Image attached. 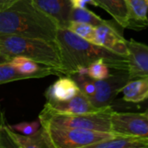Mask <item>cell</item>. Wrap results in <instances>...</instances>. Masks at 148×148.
<instances>
[{"mask_svg": "<svg viewBox=\"0 0 148 148\" xmlns=\"http://www.w3.org/2000/svg\"><path fill=\"white\" fill-rule=\"evenodd\" d=\"M55 42L61 57V76L75 75L98 59H103L113 70H128L127 56L85 40L66 28L57 29Z\"/></svg>", "mask_w": 148, "mask_h": 148, "instance_id": "obj_1", "label": "cell"}, {"mask_svg": "<svg viewBox=\"0 0 148 148\" xmlns=\"http://www.w3.org/2000/svg\"><path fill=\"white\" fill-rule=\"evenodd\" d=\"M56 23L38 10L31 0H19L0 11V34L55 41Z\"/></svg>", "mask_w": 148, "mask_h": 148, "instance_id": "obj_2", "label": "cell"}, {"mask_svg": "<svg viewBox=\"0 0 148 148\" xmlns=\"http://www.w3.org/2000/svg\"><path fill=\"white\" fill-rule=\"evenodd\" d=\"M0 49L10 60L14 56L27 57L52 68L61 76V57L55 41L0 34Z\"/></svg>", "mask_w": 148, "mask_h": 148, "instance_id": "obj_3", "label": "cell"}, {"mask_svg": "<svg viewBox=\"0 0 148 148\" xmlns=\"http://www.w3.org/2000/svg\"><path fill=\"white\" fill-rule=\"evenodd\" d=\"M113 111L112 107H108L104 110L95 113L66 114L54 112L44 107L38 116V120L40 121L42 127H62L114 133L112 129L110 119Z\"/></svg>", "mask_w": 148, "mask_h": 148, "instance_id": "obj_4", "label": "cell"}, {"mask_svg": "<svg viewBox=\"0 0 148 148\" xmlns=\"http://www.w3.org/2000/svg\"><path fill=\"white\" fill-rule=\"evenodd\" d=\"M42 128L53 148H89L95 144L119 136L116 133L70 127L48 126Z\"/></svg>", "mask_w": 148, "mask_h": 148, "instance_id": "obj_5", "label": "cell"}, {"mask_svg": "<svg viewBox=\"0 0 148 148\" xmlns=\"http://www.w3.org/2000/svg\"><path fill=\"white\" fill-rule=\"evenodd\" d=\"M130 81L127 71L116 70L114 74L102 80H95V93L89 101L97 108L110 107L122 88Z\"/></svg>", "mask_w": 148, "mask_h": 148, "instance_id": "obj_6", "label": "cell"}, {"mask_svg": "<svg viewBox=\"0 0 148 148\" xmlns=\"http://www.w3.org/2000/svg\"><path fill=\"white\" fill-rule=\"evenodd\" d=\"M112 129L119 135L148 139V118L142 113L113 111L110 115Z\"/></svg>", "mask_w": 148, "mask_h": 148, "instance_id": "obj_7", "label": "cell"}, {"mask_svg": "<svg viewBox=\"0 0 148 148\" xmlns=\"http://www.w3.org/2000/svg\"><path fill=\"white\" fill-rule=\"evenodd\" d=\"M122 28L114 19L106 20L105 23L95 27L94 43L116 54L127 56V40L123 36Z\"/></svg>", "mask_w": 148, "mask_h": 148, "instance_id": "obj_8", "label": "cell"}, {"mask_svg": "<svg viewBox=\"0 0 148 148\" xmlns=\"http://www.w3.org/2000/svg\"><path fill=\"white\" fill-rule=\"evenodd\" d=\"M130 80L148 78V45L134 39L127 40Z\"/></svg>", "mask_w": 148, "mask_h": 148, "instance_id": "obj_9", "label": "cell"}, {"mask_svg": "<svg viewBox=\"0 0 148 148\" xmlns=\"http://www.w3.org/2000/svg\"><path fill=\"white\" fill-rule=\"evenodd\" d=\"M44 107L54 112L60 113V114H88V113H95L108 108V107L104 108H95L91 103L89 99L82 92H80L77 95L68 101H47Z\"/></svg>", "mask_w": 148, "mask_h": 148, "instance_id": "obj_10", "label": "cell"}, {"mask_svg": "<svg viewBox=\"0 0 148 148\" xmlns=\"http://www.w3.org/2000/svg\"><path fill=\"white\" fill-rule=\"evenodd\" d=\"M42 12L51 17L59 28H67L72 6L69 0H31Z\"/></svg>", "mask_w": 148, "mask_h": 148, "instance_id": "obj_11", "label": "cell"}, {"mask_svg": "<svg viewBox=\"0 0 148 148\" xmlns=\"http://www.w3.org/2000/svg\"><path fill=\"white\" fill-rule=\"evenodd\" d=\"M3 131L5 133L6 137L13 147L19 148H53L42 127L37 133L32 135H24L16 133L8 124L6 125L4 123Z\"/></svg>", "mask_w": 148, "mask_h": 148, "instance_id": "obj_12", "label": "cell"}, {"mask_svg": "<svg viewBox=\"0 0 148 148\" xmlns=\"http://www.w3.org/2000/svg\"><path fill=\"white\" fill-rule=\"evenodd\" d=\"M81 92L75 81L69 75L60 76L44 93L47 101H68Z\"/></svg>", "mask_w": 148, "mask_h": 148, "instance_id": "obj_13", "label": "cell"}, {"mask_svg": "<svg viewBox=\"0 0 148 148\" xmlns=\"http://www.w3.org/2000/svg\"><path fill=\"white\" fill-rule=\"evenodd\" d=\"M9 62L18 72L28 76L29 79H37L50 75H56L52 68L42 65L27 57L14 56Z\"/></svg>", "mask_w": 148, "mask_h": 148, "instance_id": "obj_14", "label": "cell"}, {"mask_svg": "<svg viewBox=\"0 0 148 148\" xmlns=\"http://www.w3.org/2000/svg\"><path fill=\"white\" fill-rule=\"evenodd\" d=\"M128 23L127 29L142 30L148 27V0H126Z\"/></svg>", "mask_w": 148, "mask_h": 148, "instance_id": "obj_15", "label": "cell"}, {"mask_svg": "<svg viewBox=\"0 0 148 148\" xmlns=\"http://www.w3.org/2000/svg\"><path fill=\"white\" fill-rule=\"evenodd\" d=\"M123 100L132 103H142L148 100V78L132 79L122 88Z\"/></svg>", "mask_w": 148, "mask_h": 148, "instance_id": "obj_16", "label": "cell"}, {"mask_svg": "<svg viewBox=\"0 0 148 148\" xmlns=\"http://www.w3.org/2000/svg\"><path fill=\"white\" fill-rule=\"evenodd\" d=\"M89 148H148V139L119 135L113 139L95 144Z\"/></svg>", "mask_w": 148, "mask_h": 148, "instance_id": "obj_17", "label": "cell"}, {"mask_svg": "<svg viewBox=\"0 0 148 148\" xmlns=\"http://www.w3.org/2000/svg\"><path fill=\"white\" fill-rule=\"evenodd\" d=\"M97 6L105 10L123 28L127 27L128 12L126 0H95Z\"/></svg>", "mask_w": 148, "mask_h": 148, "instance_id": "obj_18", "label": "cell"}, {"mask_svg": "<svg viewBox=\"0 0 148 148\" xmlns=\"http://www.w3.org/2000/svg\"><path fill=\"white\" fill-rule=\"evenodd\" d=\"M69 19L74 22L88 23L94 27L99 26L106 21L87 8H72Z\"/></svg>", "mask_w": 148, "mask_h": 148, "instance_id": "obj_19", "label": "cell"}, {"mask_svg": "<svg viewBox=\"0 0 148 148\" xmlns=\"http://www.w3.org/2000/svg\"><path fill=\"white\" fill-rule=\"evenodd\" d=\"M27 79L29 78L18 72L10 63V62H6L0 64V85Z\"/></svg>", "mask_w": 148, "mask_h": 148, "instance_id": "obj_20", "label": "cell"}, {"mask_svg": "<svg viewBox=\"0 0 148 148\" xmlns=\"http://www.w3.org/2000/svg\"><path fill=\"white\" fill-rule=\"evenodd\" d=\"M66 29L71 30L73 33L76 34L77 36H81L82 38L88 40V41L94 43L95 27H94L88 23L70 21Z\"/></svg>", "mask_w": 148, "mask_h": 148, "instance_id": "obj_21", "label": "cell"}, {"mask_svg": "<svg viewBox=\"0 0 148 148\" xmlns=\"http://www.w3.org/2000/svg\"><path fill=\"white\" fill-rule=\"evenodd\" d=\"M88 75L94 80H102L110 75V68L103 59L93 62L88 67Z\"/></svg>", "mask_w": 148, "mask_h": 148, "instance_id": "obj_22", "label": "cell"}, {"mask_svg": "<svg viewBox=\"0 0 148 148\" xmlns=\"http://www.w3.org/2000/svg\"><path fill=\"white\" fill-rule=\"evenodd\" d=\"M77 83L81 92L85 95L88 98L93 96L95 93V80L90 78L88 75L75 74L70 75Z\"/></svg>", "mask_w": 148, "mask_h": 148, "instance_id": "obj_23", "label": "cell"}, {"mask_svg": "<svg viewBox=\"0 0 148 148\" xmlns=\"http://www.w3.org/2000/svg\"><path fill=\"white\" fill-rule=\"evenodd\" d=\"M11 129L14 131H16L18 133H21L24 135H32L36 133H37L41 127V122L40 121H34L32 122H20L15 125H9Z\"/></svg>", "mask_w": 148, "mask_h": 148, "instance_id": "obj_24", "label": "cell"}, {"mask_svg": "<svg viewBox=\"0 0 148 148\" xmlns=\"http://www.w3.org/2000/svg\"><path fill=\"white\" fill-rule=\"evenodd\" d=\"M72 8H86L87 4L97 6L95 0H69Z\"/></svg>", "mask_w": 148, "mask_h": 148, "instance_id": "obj_25", "label": "cell"}, {"mask_svg": "<svg viewBox=\"0 0 148 148\" xmlns=\"http://www.w3.org/2000/svg\"><path fill=\"white\" fill-rule=\"evenodd\" d=\"M17 1L19 0H0V11L9 9Z\"/></svg>", "mask_w": 148, "mask_h": 148, "instance_id": "obj_26", "label": "cell"}, {"mask_svg": "<svg viewBox=\"0 0 148 148\" xmlns=\"http://www.w3.org/2000/svg\"><path fill=\"white\" fill-rule=\"evenodd\" d=\"M9 61H10V59L0 49V64L3 63V62H9Z\"/></svg>", "mask_w": 148, "mask_h": 148, "instance_id": "obj_27", "label": "cell"}, {"mask_svg": "<svg viewBox=\"0 0 148 148\" xmlns=\"http://www.w3.org/2000/svg\"><path fill=\"white\" fill-rule=\"evenodd\" d=\"M141 107H142V108H148V100H147V101H144V102H142Z\"/></svg>", "mask_w": 148, "mask_h": 148, "instance_id": "obj_28", "label": "cell"}, {"mask_svg": "<svg viewBox=\"0 0 148 148\" xmlns=\"http://www.w3.org/2000/svg\"><path fill=\"white\" fill-rule=\"evenodd\" d=\"M143 114H145V115H146V116L148 118V108H146V111H145Z\"/></svg>", "mask_w": 148, "mask_h": 148, "instance_id": "obj_29", "label": "cell"}]
</instances>
